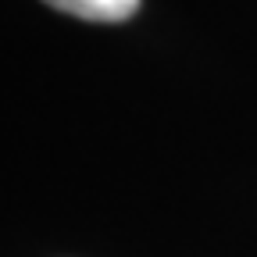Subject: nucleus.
<instances>
[{
  "label": "nucleus",
  "mask_w": 257,
  "mask_h": 257,
  "mask_svg": "<svg viewBox=\"0 0 257 257\" xmlns=\"http://www.w3.org/2000/svg\"><path fill=\"white\" fill-rule=\"evenodd\" d=\"M43 4L86 22H125L136 15L140 0H43Z\"/></svg>",
  "instance_id": "obj_1"
}]
</instances>
